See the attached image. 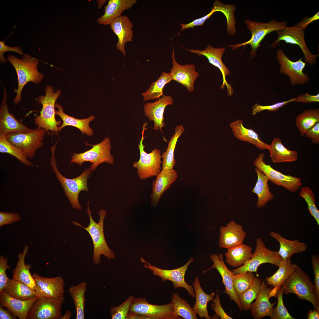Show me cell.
<instances>
[{"label": "cell", "instance_id": "1", "mask_svg": "<svg viewBox=\"0 0 319 319\" xmlns=\"http://www.w3.org/2000/svg\"><path fill=\"white\" fill-rule=\"evenodd\" d=\"M7 60L14 67L17 76L18 87L17 89H15L17 95L13 100L14 104L17 105L21 102V92L26 84L29 82L38 84L43 79L44 76L38 70V60L29 54H24L21 58L9 55Z\"/></svg>", "mask_w": 319, "mask_h": 319}, {"label": "cell", "instance_id": "2", "mask_svg": "<svg viewBox=\"0 0 319 319\" xmlns=\"http://www.w3.org/2000/svg\"><path fill=\"white\" fill-rule=\"evenodd\" d=\"M57 142L51 148V155L50 160L51 166L55 173L56 178L62 187L72 207L81 210L82 206L78 201L79 194L82 191H88L87 179L92 174L90 168L85 169L79 176L69 179L64 176L58 170L55 157V151Z\"/></svg>", "mask_w": 319, "mask_h": 319}, {"label": "cell", "instance_id": "3", "mask_svg": "<svg viewBox=\"0 0 319 319\" xmlns=\"http://www.w3.org/2000/svg\"><path fill=\"white\" fill-rule=\"evenodd\" d=\"M61 94L59 89L54 92L53 87L47 86L45 95L39 96L38 102L41 104L42 108L39 115L34 118V122L37 127L45 130L47 134L50 133L58 135V126L61 124V121H57L55 118V107L56 102Z\"/></svg>", "mask_w": 319, "mask_h": 319}, {"label": "cell", "instance_id": "4", "mask_svg": "<svg viewBox=\"0 0 319 319\" xmlns=\"http://www.w3.org/2000/svg\"><path fill=\"white\" fill-rule=\"evenodd\" d=\"M87 204V213L89 218V224L87 227H84L78 223L73 221L72 223L85 229L89 233L92 239L93 245V261L94 263L98 264L100 262V256L103 255L110 260L115 257V254L108 246L106 241L103 229V222L106 216V211L101 209L99 212V220L96 222L93 219L91 211Z\"/></svg>", "mask_w": 319, "mask_h": 319}, {"label": "cell", "instance_id": "5", "mask_svg": "<svg viewBox=\"0 0 319 319\" xmlns=\"http://www.w3.org/2000/svg\"><path fill=\"white\" fill-rule=\"evenodd\" d=\"M282 287L284 293L296 294L299 299L307 300L319 312V302L314 294V284L309 276L299 266L284 282Z\"/></svg>", "mask_w": 319, "mask_h": 319}, {"label": "cell", "instance_id": "6", "mask_svg": "<svg viewBox=\"0 0 319 319\" xmlns=\"http://www.w3.org/2000/svg\"><path fill=\"white\" fill-rule=\"evenodd\" d=\"M147 125V123L145 122L142 126L141 137L138 146L140 152L139 159L138 161L134 162L132 165L133 167L137 170L139 178L142 180L157 176L161 171L162 157L160 150L155 149L149 153L144 150L145 146L143 141Z\"/></svg>", "mask_w": 319, "mask_h": 319}, {"label": "cell", "instance_id": "7", "mask_svg": "<svg viewBox=\"0 0 319 319\" xmlns=\"http://www.w3.org/2000/svg\"><path fill=\"white\" fill-rule=\"evenodd\" d=\"M252 36L248 41L239 44L230 45L233 50H235L242 46L250 45L251 50L250 53V59L256 56L257 50L261 45V43L268 34L274 31L281 30L287 26V21L278 22L275 19L271 20L267 23H264L250 20L244 21Z\"/></svg>", "mask_w": 319, "mask_h": 319}, {"label": "cell", "instance_id": "8", "mask_svg": "<svg viewBox=\"0 0 319 319\" xmlns=\"http://www.w3.org/2000/svg\"><path fill=\"white\" fill-rule=\"evenodd\" d=\"M46 133L45 130L37 127L29 131L8 133L5 136L11 144L22 149L27 158L31 159L38 149L43 145Z\"/></svg>", "mask_w": 319, "mask_h": 319}, {"label": "cell", "instance_id": "9", "mask_svg": "<svg viewBox=\"0 0 319 319\" xmlns=\"http://www.w3.org/2000/svg\"><path fill=\"white\" fill-rule=\"evenodd\" d=\"M87 143L92 146V148L83 153H73L70 164L75 163L81 166L85 162H89L92 163L90 168L92 171L103 162L113 164L114 157L110 152L111 145L109 138H105L101 142L95 145Z\"/></svg>", "mask_w": 319, "mask_h": 319}, {"label": "cell", "instance_id": "10", "mask_svg": "<svg viewBox=\"0 0 319 319\" xmlns=\"http://www.w3.org/2000/svg\"><path fill=\"white\" fill-rule=\"evenodd\" d=\"M254 252L253 253L250 261L246 264L232 270L234 274L249 271L255 273L261 264L269 263L279 267L283 259L277 251L271 250L267 248L262 239L259 237L256 240Z\"/></svg>", "mask_w": 319, "mask_h": 319}, {"label": "cell", "instance_id": "11", "mask_svg": "<svg viewBox=\"0 0 319 319\" xmlns=\"http://www.w3.org/2000/svg\"><path fill=\"white\" fill-rule=\"evenodd\" d=\"M140 260L143 263L144 268L152 271L154 275L161 278L162 282L167 280L173 282V287L174 289L179 287L183 288L187 290L189 294L192 297H195V292L193 286L188 284L185 279V276L188 267L194 260L193 257L190 258L188 262L182 266L171 270L162 269L153 266L142 257H140Z\"/></svg>", "mask_w": 319, "mask_h": 319}, {"label": "cell", "instance_id": "12", "mask_svg": "<svg viewBox=\"0 0 319 319\" xmlns=\"http://www.w3.org/2000/svg\"><path fill=\"white\" fill-rule=\"evenodd\" d=\"M304 30L301 27L294 25L291 27L286 26L282 30L277 31L278 38L270 47H276L280 45L281 40L287 43L297 45L303 53L305 63L313 66L317 63L316 58L318 57L319 54H313L309 50L305 40Z\"/></svg>", "mask_w": 319, "mask_h": 319}, {"label": "cell", "instance_id": "13", "mask_svg": "<svg viewBox=\"0 0 319 319\" xmlns=\"http://www.w3.org/2000/svg\"><path fill=\"white\" fill-rule=\"evenodd\" d=\"M264 154H260L253 162L254 165L262 171L273 184L280 186L289 191L294 193L302 185L301 179L298 177L282 174L267 165L263 161Z\"/></svg>", "mask_w": 319, "mask_h": 319}, {"label": "cell", "instance_id": "14", "mask_svg": "<svg viewBox=\"0 0 319 319\" xmlns=\"http://www.w3.org/2000/svg\"><path fill=\"white\" fill-rule=\"evenodd\" d=\"M172 302L162 305L149 303L146 297H134L129 312L149 317L151 319H176L173 315Z\"/></svg>", "mask_w": 319, "mask_h": 319}, {"label": "cell", "instance_id": "15", "mask_svg": "<svg viewBox=\"0 0 319 319\" xmlns=\"http://www.w3.org/2000/svg\"><path fill=\"white\" fill-rule=\"evenodd\" d=\"M276 59L280 65L279 73L288 76L292 85L303 84L309 82V75L303 71L306 64L302 61V57L297 61H292L283 50L279 49L276 52Z\"/></svg>", "mask_w": 319, "mask_h": 319}, {"label": "cell", "instance_id": "16", "mask_svg": "<svg viewBox=\"0 0 319 319\" xmlns=\"http://www.w3.org/2000/svg\"><path fill=\"white\" fill-rule=\"evenodd\" d=\"M64 298H39L27 315L28 319H60Z\"/></svg>", "mask_w": 319, "mask_h": 319}, {"label": "cell", "instance_id": "17", "mask_svg": "<svg viewBox=\"0 0 319 319\" xmlns=\"http://www.w3.org/2000/svg\"><path fill=\"white\" fill-rule=\"evenodd\" d=\"M32 276L35 281L36 295L38 298H64L65 282L62 277H46L35 273Z\"/></svg>", "mask_w": 319, "mask_h": 319}, {"label": "cell", "instance_id": "18", "mask_svg": "<svg viewBox=\"0 0 319 319\" xmlns=\"http://www.w3.org/2000/svg\"><path fill=\"white\" fill-rule=\"evenodd\" d=\"M172 57V66L169 74L172 80L186 87L188 92H193L194 90L195 81L199 76L195 70V66L193 64H179L175 59L173 48Z\"/></svg>", "mask_w": 319, "mask_h": 319}, {"label": "cell", "instance_id": "19", "mask_svg": "<svg viewBox=\"0 0 319 319\" xmlns=\"http://www.w3.org/2000/svg\"><path fill=\"white\" fill-rule=\"evenodd\" d=\"M3 96L0 107V134L17 132H24L32 130L20 120L16 119L9 111L7 102V93L3 86Z\"/></svg>", "mask_w": 319, "mask_h": 319}, {"label": "cell", "instance_id": "20", "mask_svg": "<svg viewBox=\"0 0 319 319\" xmlns=\"http://www.w3.org/2000/svg\"><path fill=\"white\" fill-rule=\"evenodd\" d=\"M225 48H214L211 45H208L204 50L186 49V50L196 54L199 56H206L211 64L218 68L222 74L223 82L220 89L224 88L227 86L228 95L231 96L233 93V89L231 86L227 82L225 77L230 74L228 69L224 64L222 60V56L225 50Z\"/></svg>", "mask_w": 319, "mask_h": 319}, {"label": "cell", "instance_id": "21", "mask_svg": "<svg viewBox=\"0 0 319 319\" xmlns=\"http://www.w3.org/2000/svg\"><path fill=\"white\" fill-rule=\"evenodd\" d=\"M272 289V287H268L264 281H262L259 292L255 301L251 304L250 308L251 314L254 319H261L268 316L272 319L273 307L276 303V301L273 303L269 301V294Z\"/></svg>", "mask_w": 319, "mask_h": 319}, {"label": "cell", "instance_id": "22", "mask_svg": "<svg viewBox=\"0 0 319 319\" xmlns=\"http://www.w3.org/2000/svg\"><path fill=\"white\" fill-rule=\"evenodd\" d=\"M246 235L242 226L232 220L220 228L219 247L228 249L239 245L243 243Z\"/></svg>", "mask_w": 319, "mask_h": 319}, {"label": "cell", "instance_id": "23", "mask_svg": "<svg viewBox=\"0 0 319 319\" xmlns=\"http://www.w3.org/2000/svg\"><path fill=\"white\" fill-rule=\"evenodd\" d=\"M210 258L212 261L213 264L211 267L204 272L214 268L217 269L221 276L222 283L225 287L224 292L229 296L231 300H233L235 302L240 311H242L243 309L233 287L232 276L234 274L228 269L225 264L222 254H220L218 255L217 253L211 254L210 255Z\"/></svg>", "mask_w": 319, "mask_h": 319}, {"label": "cell", "instance_id": "24", "mask_svg": "<svg viewBox=\"0 0 319 319\" xmlns=\"http://www.w3.org/2000/svg\"><path fill=\"white\" fill-rule=\"evenodd\" d=\"M173 102V99L170 96L163 95L154 102L144 104V113L150 121H154V130L160 129L162 131V128L165 125L163 117L165 109L167 105H172Z\"/></svg>", "mask_w": 319, "mask_h": 319}, {"label": "cell", "instance_id": "25", "mask_svg": "<svg viewBox=\"0 0 319 319\" xmlns=\"http://www.w3.org/2000/svg\"><path fill=\"white\" fill-rule=\"evenodd\" d=\"M38 298L36 296L30 300H21L11 297L4 290L0 292L1 305L8 309L19 319H27L29 311Z\"/></svg>", "mask_w": 319, "mask_h": 319}, {"label": "cell", "instance_id": "26", "mask_svg": "<svg viewBox=\"0 0 319 319\" xmlns=\"http://www.w3.org/2000/svg\"><path fill=\"white\" fill-rule=\"evenodd\" d=\"M153 182L150 198L152 206H157L162 195L178 178L177 172L173 169L162 170Z\"/></svg>", "mask_w": 319, "mask_h": 319}, {"label": "cell", "instance_id": "27", "mask_svg": "<svg viewBox=\"0 0 319 319\" xmlns=\"http://www.w3.org/2000/svg\"><path fill=\"white\" fill-rule=\"evenodd\" d=\"M110 28L118 38L116 48L125 56L126 43L131 41L133 38L132 23L127 16H121L115 19L110 25Z\"/></svg>", "mask_w": 319, "mask_h": 319}, {"label": "cell", "instance_id": "28", "mask_svg": "<svg viewBox=\"0 0 319 319\" xmlns=\"http://www.w3.org/2000/svg\"><path fill=\"white\" fill-rule=\"evenodd\" d=\"M243 123L242 120L238 119L230 123V127L234 136L241 141L254 145L259 149H268L269 145L263 141L259 134L253 130L245 128Z\"/></svg>", "mask_w": 319, "mask_h": 319}, {"label": "cell", "instance_id": "29", "mask_svg": "<svg viewBox=\"0 0 319 319\" xmlns=\"http://www.w3.org/2000/svg\"><path fill=\"white\" fill-rule=\"evenodd\" d=\"M137 2L136 0H110L105 8V13L97 21L100 25H110L125 10Z\"/></svg>", "mask_w": 319, "mask_h": 319}, {"label": "cell", "instance_id": "30", "mask_svg": "<svg viewBox=\"0 0 319 319\" xmlns=\"http://www.w3.org/2000/svg\"><path fill=\"white\" fill-rule=\"evenodd\" d=\"M55 107L58 109L55 110V114L59 116L63 121L62 124L58 127V132L67 126L74 127L79 129L82 134H85L88 136H92L93 134L92 129L89 126V123L95 119L94 116L91 115L87 118L79 119L70 116L65 113L61 106L58 103L55 104Z\"/></svg>", "mask_w": 319, "mask_h": 319}, {"label": "cell", "instance_id": "31", "mask_svg": "<svg viewBox=\"0 0 319 319\" xmlns=\"http://www.w3.org/2000/svg\"><path fill=\"white\" fill-rule=\"evenodd\" d=\"M269 234L279 242L280 247L278 252L283 260L290 259L293 254L302 252L307 249V244L298 240H287L279 233L274 231L270 232Z\"/></svg>", "mask_w": 319, "mask_h": 319}, {"label": "cell", "instance_id": "32", "mask_svg": "<svg viewBox=\"0 0 319 319\" xmlns=\"http://www.w3.org/2000/svg\"><path fill=\"white\" fill-rule=\"evenodd\" d=\"M29 247L25 246L22 252L18 255V261L15 268L13 270V278L15 280L24 283L35 290V279L30 272L31 265L25 264V258L28 253Z\"/></svg>", "mask_w": 319, "mask_h": 319}, {"label": "cell", "instance_id": "33", "mask_svg": "<svg viewBox=\"0 0 319 319\" xmlns=\"http://www.w3.org/2000/svg\"><path fill=\"white\" fill-rule=\"evenodd\" d=\"M268 150L271 161L274 163L295 162L297 161L298 153L286 148L279 138H275L269 145Z\"/></svg>", "mask_w": 319, "mask_h": 319}, {"label": "cell", "instance_id": "34", "mask_svg": "<svg viewBox=\"0 0 319 319\" xmlns=\"http://www.w3.org/2000/svg\"><path fill=\"white\" fill-rule=\"evenodd\" d=\"M193 286L195 293L196 301L193 309L201 318L211 319L207 309L208 302L214 298L215 293L212 292L210 294L206 293L202 288L198 276H196L193 283Z\"/></svg>", "mask_w": 319, "mask_h": 319}, {"label": "cell", "instance_id": "35", "mask_svg": "<svg viewBox=\"0 0 319 319\" xmlns=\"http://www.w3.org/2000/svg\"><path fill=\"white\" fill-rule=\"evenodd\" d=\"M252 250L250 246L243 243L229 249L225 254L226 262L231 266L240 267L250 261Z\"/></svg>", "mask_w": 319, "mask_h": 319}, {"label": "cell", "instance_id": "36", "mask_svg": "<svg viewBox=\"0 0 319 319\" xmlns=\"http://www.w3.org/2000/svg\"><path fill=\"white\" fill-rule=\"evenodd\" d=\"M255 170L258 179L252 192L257 195L258 199L256 205L258 209H261L264 207L268 202L273 200L274 196L270 191L268 184L269 180L267 177L257 168L255 167Z\"/></svg>", "mask_w": 319, "mask_h": 319}, {"label": "cell", "instance_id": "37", "mask_svg": "<svg viewBox=\"0 0 319 319\" xmlns=\"http://www.w3.org/2000/svg\"><path fill=\"white\" fill-rule=\"evenodd\" d=\"M297 266L293 263L290 259L283 261L276 272L265 279L266 284L279 289L293 274Z\"/></svg>", "mask_w": 319, "mask_h": 319}, {"label": "cell", "instance_id": "38", "mask_svg": "<svg viewBox=\"0 0 319 319\" xmlns=\"http://www.w3.org/2000/svg\"><path fill=\"white\" fill-rule=\"evenodd\" d=\"M87 286V282L83 281L71 286L69 289V295L74 305L76 319H85V294Z\"/></svg>", "mask_w": 319, "mask_h": 319}, {"label": "cell", "instance_id": "39", "mask_svg": "<svg viewBox=\"0 0 319 319\" xmlns=\"http://www.w3.org/2000/svg\"><path fill=\"white\" fill-rule=\"evenodd\" d=\"M184 131V128L182 125H178L175 127L174 133L168 142L167 149L161 155L162 158V170L172 169L176 164L174 153L176 143L178 139Z\"/></svg>", "mask_w": 319, "mask_h": 319}, {"label": "cell", "instance_id": "40", "mask_svg": "<svg viewBox=\"0 0 319 319\" xmlns=\"http://www.w3.org/2000/svg\"><path fill=\"white\" fill-rule=\"evenodd\" d=\"M4 290L11 297L21 300H29L36 296L35 290L24 283L13 279H9Z\"/></svg>", "mask_w": 319, "mask_h": 319}, {"label": "cell", "instance_id": "41", "mask_svg": "<svg viewBox=\"0 0 319 319\" xmlns=\"http://www.w3.org/2000/svg\"><path fill=\"white\" fill-rule=\"evenodd\" d=\"M296 126L302 136L317 123L319 122V109L305 110L299 114L295 120Z\"/></svg>", "mask_w": 319, "mask_h": 319}, {"label": "cell", "instance_id": "42", "mask_svg": "<svg viewBox=\"0 0 319 319\" xmlns=\"http://www.w3.org/2000/svg\"><path fill=\"white\" fill-rule=\"evenodd\" d=\"M171 302L174 307L173 315L176 319H197L196 313L187 301L178 293L172 292Z\"/></svg>", "mask_w": 319, "mask_h": 319}, {"label": "cell", "instance_id": "43", "mask_svg": "<svg viewBox=\"0 0 319 319\" xmlns=\"http://www.w3.org/2000/svg\"><path fill=\"white\" fill-rule=\"evenodd\" d=\"M172 79L169 73L165 72L162 73L159 79L153 82L149 88L142 94L144 101L150 100L159 99L163 95V90L165 86Z\"/></svg>", "mask_w": 319, "mask_h": 319}, {"label": "cell", "instance_id": "44", "mask_svg": "<svg viewBox=\"0 0 319 319\" xmlns=\"http://www.w3.org/2000/svg\"><path fill=\"white\" fill-rule=\"evenodd\" d=\"M262 280L255 276L249 288L238 297L242 307L245 311L250 309L253 301L257 298L262 286Z\"/></svg>", "mask_w": 319, "mask_h": 319}, {"label": "cell", "instance_id": "45", "mask_svg": "<svg viewBox=\"0 0 319 319\" xmlns=\"http://www.w3.org/2000/svg\"><path fill=\"white\" fill-rule=\"evenodd\" d=\"M0 152L12 155L27 166L34 165L32 162L28 160L23 151L11 144L4 134H0Z\"/></svg>", "mask_w": 319, "mask_h": 319}, {"label": "cell", "instance_id": "46", "mask_svg": "<svg viewBox=\"0 0 319 319\" xmlns=\"http://www.w3.org/2000/svg\"><path fill=\"white\" fill-rule=\"evenodd\" d=\"M255 277L253 272L249 271L233 274V287L237 297L249 288Z\"/></svg>", "mask_w": 319, "mask_h": 319}, {"label": "cell", "instance_id": "47", "mask_svg": "<svg viewBox=\"0 0 319 319\" xmlns=\"http://www.w3.org/2000/svg\"><path fill=\"white\" fill-rule=\"evenodd\" d=\"M300 196L306 201L309 213L319 225V211L316 206L315 199L313 192L309 187L302 188L299 193Z\"/></svg>", "mask_w": 319, "mask_h": 319}, {"label": "cell", "instance_id": "48", "mask_svg": "<svg viewBox=\"0 0 319 319\" xmlns=\"http://www.w3.org/2000/svg\"><path fill=\"white\" fill-rule=\"evenodd\" d=\"M283 289L281 286L278 289L276 296L278 300L276 306L273 308V316L272 319H294L288 312L284 305L283 299Z\"/></svg>", "mask_w": 319, "mask_h": 319}, {"label": "cell", "instance_id": "49", "mask_svg": "<svg viewBox=\"0 0 319 319\" xmlns=\"http://www.w3.org/2000/svg\"><path fill=\"white\" fill-rule=\"evenodd\" d=\"M133 295L129 296L120 305L113 306L110 308L111 317L112 319H126L130 308L134 298Z\"/></svg>", "mask_w": 319, "mask_h": 319}, {"label": "cell", "instance_id": "50", "mask_svg": "<svg viewBox=\"0 0 319 319\" xmlns=\"http://www.w3.org/2000/svg\"><path fill=\"white\" fill-rule=\"evenodd\" d=\"M295 98L294 97L286 101L278 102L275 104L268 105H261L258 103H255L252 107V114L255 115L258 113L265 110L276 112L288 103L295 102Z\"/></svg>", "mask_w": 319, "mask_h": 319}, {"label": "cell", "instance_id": "51", "mask_svg": "<svg viewBox=\"0 0 319 319\" xmlns=\"http://www.w3.org/2000/svg\"><path fill=\"white\" fill-rule=\"evenodd\" d=\"M311 262L314 271V294L317 301L319 302V256L314 255L311 257Z\"/></svg>", "mask_w": 319, "mask_h": 319}, {"label": "cell", "instance_id": "52", "mask_svg": "<svg viewBox=\"0 0 319 319\" xmlns=\"http://www.w3.org/2000/svg\"><path fill=\"white\" fill-rule=\"evenodd\" d=\"M10 266L7 263V258L1 255L0 257V292L4 290L9 280L6 271Z\"/></svg>", "mask_w": 319, "mask_h": 319}, {"label": "cell", "instance_id": "53", "mask_svg": "<svg viewBox=\"0 0 319 319\" xmlns=\"http://www.w3.org/2000/svg\"><path fill=\"white\" fill-rule=\"evenodd\" d=\"M215 297L214 298L211 302V307L215 312V314L221 319H232L223 310L221 304L220 296L216 293Z\"/></svg>", "mask_w": 319, "mask_h": 319}, {"label": "cell", "instance_id": "54", "mask_svg": "<svg viewBox=\"0 0 319 319\" xmlns=\"http://www.w3.org/2000/svg\"><path fill=\"white\" fill-rule=\"evenodd\" d=\"M20 219L19 215L15 213L1 211L0 227L17 222Z\"/></svg>", "mask_w": 319, "mask_h": 319}, {"label": "cell", "instance_id": "55", "mask_svg": "<svg viewBox=\"0 0 319 319\" xmlns=\"http://www.w3.org/2000/svg\"><path fill=\"white\" fill-rule=\"evenodd\" d=\"M211 9V11L209 13L203 17L196 19L188 24L180 23V25L181 26V29L180 32L186 29L190 28H193L196 26L203 25L206 19L209 18L214 12L217 11V10L214 7H212Z\"/></svg>", "mask_w": 319, "mask_h": 319}, {"label": "cell", "instance_id": "56", "mask_svg": "<svg viewBox=\"0 0 319 319\" xmlns=\"http://www.w3.org/2000/svg\"><path fill=\"white\" fill-rule=\"evenodd\" d=\"M13 51L21 55H23V51L18 46L10 47L5 45L4 41H0V61L2 63H5L6 59L4 56V53L6 52Z\"/></svg>", "mask_w": 319, "mask_h": 319}, {"label": "cell", "instance_id": "57", "mask_svg": "<svg viewBox=\"0 0 319 319\" xmlns=\"http://www.w3.org/2000/svg\"><path fill=\"white\" fill-rule=\"evenodd\" d=\"M295 102L307 104L312 102H319V94L312 95L307 93L299 95L295 98Z\"/></svg>", "mask_w": 319, "mask_h": 319}, {"label": "cell", "instance_id": "58", "mask_svg": "<svg viewBox=\"0 0 319 319\" xmlns=\"http://www.w3.org/2000/svg\"><path fill=\"white\" fill-rule=\"evenodd\" d=\"M315 144H319V122L309 130L305 135Z\"/></svg>", "mask_w": 319, "mask_h": 319}, {"label": "cell", "instance_id": "59", "mask_svg": "<svg viewBox=\"0 0 319 319\" xmlns=\"http://www.w3.org/2000/svg\"><path fill=\"white\" fill-rule=\"evenodd\" d=\"M319 19V12L318 11L313 16L310 17L305 18L295 25L300 27L304 30H305L307 27L310 24L315 21L318 20Z\"/></svg>", "mask_w": 319, "mask_h": 319}, {"label": "cell", "instance_id": "60", "mask_svg": "<svg viewBox=\"0 0 319 319\" xmlns=\"http://www.w3.org/2000/svg\"><path fill=\"white\" fill-rule=\"evenodd\" d=\"M17 317L15 316L8 309H5L4 307L0 306V319H17Z\"/></svg>", "mask_w": 319, "mask_h": 319}, {"label": "cell", "instance_id": "61", "mask_svg": "<svg viewBox=\"0 0 319 319\" xmlns=\"http://www.w3.org/2000/svg\"><path fill=\"white\" fill-rule=\"evenodd\" d=\"M126 319H151L149 317L134 313L130 312L128 313Z\"/></svg>", "mask_w": 319, "mask_h": 319}, {"label": "cell", "instance_id": "62", "mask_svg": "<svg viewBox=\"0 0 319 319\" xmlns=\"http://www.w3.org/2000/svg\"><path fill=\"white\" fill-rule=\"evenodd\" d=\"M307 314V318L308 319H319V312L316 309L314 308V310H310Z\"/></svg>", "mask_w": 319, "mask_h": 319}, {"label": "cell", "instance_id": "63", "mask_svg": "<svg viewBox=\"0 0 319 319\" xmlns=\"http://www.w3.org/2000/svg\"><path fill=\"white\" fill-rule=\"evenodd\" d=\"M72 315L71 312L70 310H67L63 316H62L60 319H69Z\"/></svg>", "mask_w": 319, "mask_h": 319}, {"label": "cell", "instance_id": "64", "mask_svg": "<svg viewBox=\"0 0 319 319\" xmlns=\"http://www.w3.org/2000/svg\"><path fill=\"white\" fill-rule=\"evenodd\" d=\"M98 4V8H100L102 5L105 3L106 0H97Z\"/></svg>", "mask_w": 319, "mask_h": 319}]
</instances>
